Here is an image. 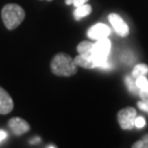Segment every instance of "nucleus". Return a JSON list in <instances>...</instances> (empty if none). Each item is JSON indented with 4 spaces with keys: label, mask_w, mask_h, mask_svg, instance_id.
<instances>
[{
    "label": "nucleus",
    "mask_w": 148,
    "mask_h": 148,
    "mask_svg": "<svg viewBox=\"0 0 148 148\" xmlns=\"http://www.w3.org/2000/svg\"><path fill=\"white\" fill-rule=\"evenodd\" d=\"M111 33V30L110 27H108L106 24H103V23H98V24H95L93 27H91L88 31V36L92 40H101V38H106L110 35Z\"/></svg>",
    "instance_id": "423d86ee"
},
{
    "label": "nucleus",
    "mask_w": 148,
    "mask_h": 148,
    "mask_svg": "<svg viewBox=\"0 0 148 148\" xmlns=\"http://www.w3.org/2000/svg\"><path fill=\"white\" fill-rule=\"evenodd\" d=\"M13 110V100L2 87H0V114H9Z\"/></svg>",
    "instance_id": "0eeeda50"
},
{
    "label": "nucleus",
    "mask_w": 148,
    "mask_h": 148,
    "mask_svg": "<svg viewBox=\"0 0 148 148\" xmlns=\"http://www.w3.org/2000/svg\"><path fill=\"white\" fill-rule=\"evenodd\" d=\"M74 60L78 67H82V68L87 69L95 68V64H93V59H92V53L78 54V56H76Z\"/></svg>",
    "instance_id": "1a4fd4ad"
},
{
    "label": "nucleus",
    "mask_w": 148,
    "mask_h": 148,
    "mask_svg": "<svg viewBox=\"0 0 148 148\" xmlns=\"http://www.w3.org/2000/svg\"><path fill=\"white\" fill-rule=\"evenodd\" d=\"M136 82V86L139 90H146L148 89V79L145 77V76H139L136 78L135 80Z\"/></svg>",
    "instance_id": "ddd939ff"
},
{
    "label": "nucleus",
    "mask_w": 148,
    "mask_h": 148,
    "mask_svg": "<svg viewBox=\"0 0 148 148\" xmlns=\"http://www.w3.org/2000/svg\"><path fill=\"white\" fill-rule=\"evenodd\" d=\"M45 1H53V0H45Z\"/></svg>",
    "instance_id": "4be33fe9"
},
{
    "label": "nucleus",
    "mask_w": 148,
    "mask_h": 148,
    "mask_svg": "<svg viewBox=\"0 0 148 148\" xmlns=\"http://www.w3.org/2000/svg\"><path fill=\"white\" fill-rule=\"evenodd\" d=\"M139 97L142 101H144L145 103L148 104V89L146 90H139Z\"/></svg>",
    "instance_id": "6ab92c4d"
},
{
    "label": "nucleus",
    "mask_w": 148,
    "mask_h": 148,
    "mask_svg": "<svg viewBox=\"0 0 148 148\" xmlns=\"http://www.w3.org/2000/svg\"><path fill=\"white\" fill-rule=\"evenodd\" d=\"M51 70L54 75L59 77H70L77 74L78 66L73 57L66 53H58L51 62Z\"/></svg>",
    "instance_id": "f257e3e1"
},
{
    "label": "nucleus",
    "mask_w": 148,
    "mask_h": 148,
    "mask_svg": "<svg viewBox=\"0 0 148 148\" xmlns=\"http://www.w3.org/2000/svg\"><path fill=\"white\" fill-rule=\"evenodd\" d=\"M146 74H148V66L145 64H138L136 65L134 69H133L132 76L134 79H136L139 76H145Z\"/></svg>",
    "instance_id": "9b49d317"
},
{
    "label": "nucleus",
    "mask_w": 148,
    "mask_h": 148,
    "mask_svg": "<svg viewBox=\"0 0 148 148\" xmlns=\"http://www.w3.org/2000/svg\"><path fill=\"white\" fill-rule=\"evenodd\" d=\"M5 137H7V132H5V131H0V142H2Z\"/></svg>",
    "instance_id": "412c9836"
},
{
    "label": "nucleus",
    "mask_w": 148,
    "mask_h": 148,
    "mask_svg": "<svg viewBox=\"0 0 148 148\" xmlns=\"http://www.w3.org/2000/svg\"><path fill=\"white\" fill-rule=\"evenodd\" d=\"M1 18L8 30H16L25 18L24 9L16 3H8L1 10Z\"/></svg>",
    "instance_id": "f03ea898"
},
{
    "label": "nucleus",
    "mask_w": 148,
    "mask_h": 148,
    "mask_svg": "<svg viewBox=\"0 0 148 148\" xmlns=\"http://www.w3.org/2000/svg\"><path fill=\"white\" fill-rule=\"evenodd\" d=\"M122 60L125 62L126 64H132L135 60V57L133 56V54L131 52H124L123 56H122Z\"/></svg>",
    "instance_id": "dca6fc26"
},
{
    "label": "nucleus",
    "mask_w": 148,
    "mask_h": 148,
    "mask_svg": "<svg viewBox=\"0 0 148 148\" xmlns=\"http://www.w3.org/2000/svg\"><path fill=\"white\" fill-rule=\"evenodd\" d=\"M8 126L10 128L11 133L13 135H16V136L23 135L30 131V124L25 120L18 116L10 119L8 122Z\"/></svg>",
    "instance_id": "20e7f679"
},
{
    "label": "nucleus",
    "mask_w": 148,
    "mask_h": 148,
    "mask_svg": "<svg viewBox=\"0 0 148 148\" xmlns=\"http://www.w3.org/2000/svg\"><path fill=\"white\" fill-rule=\"evenodd\" d=\"M91 11H92V8L88 3H85V5H79V7H76V9L74 11V18L77 21H79L82 18L89 16L90 13H91Z\"/></svg>",
    "instance_id": "9d476101"
},
{
    "label": "nucleus",
    "mask_w": 148,
    "mask_h": 148,
    "mask_svg": "<svg viewBox=\"0 0 148 148\" xmlns=\"http://www.w3.org/2000/svg\"><path fill=\"white\" fill-rule=\"evenodd\" d=\"M125 82H126V86H127V88H128V90H130L132 93H135V92H137L138 90H139L137 88V86H136V82L134 81L133 76L126 77V78H125Z\"/></svg>",
    "instance_id": "4468645a"
},
{
    "label": "nucleus",
    "mask_w": 148,
    "mask_h": 148,
    "mask_svg": "<svg viewBox=\"0 0 148 148\" xmlns=\"http://www.w3.org/2000/svg\"><path fill=\"white\" fill-rule=\"evenodd\" d=\"M92 46H93V43L89 42V41H82L77 45V52L78 54L91 53Z\"/></svg>",
    "instance_id": "f8f14e48"
},
{
    "label": "nucleus",
    "mask_w": 148,
    "mask_h": 148,
    "mask_svg": "<svg viewBox=\"0 0 148 148\" xmlns=\"http://www.w3.org/2000/svg\"><path fill=\"white\" fill-rule=\"evenodd\" d=\"M133 148H148V134H146L140 140L133 144Z\"/></svg>",
    "instance_id": "2eb2a0df"
},
{
    "label": "nucleus",
    "mask_w": 148,
    "mask_h": 148,
    "mask_svg": "<svg viewBox=\"0 0 148 148\" xmlns=\"http://www.w3.org/2000/svg\"><path fill=\"white\" fill-rule=\"evenodd\" d=\"M137 116L136 110L132 106H127L119 111L117 121L122 130H132L135 126V119Z\"/></svg>",
    "instance_id": "7ed1b4c3"
},
{
    "label": "nucleus",
    "mask_w": 148,
    "mask_h": 148,
    "mask_svg": "<svg viewBox=\"0 0 148 148\" xmlns=\"http://www.w3.org/2000/svg\"><path fill=\"white\" fill-rule=\"evenodd\" d=\"M89 0H66V5H73L75 7H79V5H82L87 3Z\"/></svg>",
    "instance_id": "f3484780"
},
{
    "label": "nucleus",
    "mask_w": 148,
    "mask_h": 148,
    "mask_svg": "<svg viewBox=\"0 0 148 148\" xmlns=\"http://www.w3.org/2000/svg\"><path fill=\"white\" fill-rule=\"evenodd\" d=\"M145 124H146V121H145L144 117L136 116V119H135V126L138 127V128H142V127L145 126Z\"/></svg>",
    "instance_id": "a211bd4d"
},
{
    "label": "nucleus",
    "mask_w": 148,
    "mask_h": 148,
    "mask_svg": "<svg viewBox=\"0 0 148 148\" xmlns=\"http://www.w3.org/2000/svg\"><path fill=\"white\" fill-rule=\"evenodd\" d=\"M137 106H138V108L142 110V111H145V112H147V113H148V104H147V103H145L144 101L140 100L137 103Z\"/></svg>",
    "instance_id": "aec40b11"
},
{
    "label": "nucleus",
    "mask_w": 148,
    "mask_h": 148,
    "mask_svg": "<svg viewBox=\"0 0 148 148\" xmlns=\"http://www.w3.org/2000/svg\"><path fill=\"white\" fill-rule=\"evenodd\" d=\"M110 51H111V41L106 37V38L98 40L95 43H93L91 53L95 55H101V56H109Z\"/></svg>",
    "instance_id": "6e6552de"
},
{
    "label": "nucleus",
    "mask_w": 148,
    "mask_h": 148,
    "mask_svg": "<svg viewBox=\"0 0 148 148\" xmlns=\"http://www.w3.org/2000/svg\"><path fill=\"white\" fill-rule=\"evenodd\" d=\"M109 21L114 29V31L116 32L117 35H120L121 37H125L130 34L128 25L123 21V19L119 14H116V13L109 14Z\"/></svg>",
    "instance_id": "39448f33"
}]
</instances>
